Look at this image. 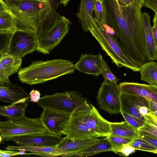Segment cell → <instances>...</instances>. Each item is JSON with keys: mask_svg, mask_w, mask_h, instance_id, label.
Instances as JSON below:
<instances>
[{"mask_svg": "<svg viewBox=\"0 0 157 157\" xmlns=\"http://www.w3.org/2000/svg\"><path fill=\"white\" fill-rule=\"evenodd\" d=\"M94 19L103 25H107L105 10L103 2L100 0H96L94 5Z\"/></svg>", "mask_w": 157, "mask_h": 157, "instance_id": "83f0119b", "label": "cell"}, {"mask_svg": "<svg viewBox=\"0 0 157 157\" xmlns=\"http://www.w3.org/2000/svg\"><path fill=\"white\" fill-rule=\"evenodd\" d=\"M29 95L21 87L11 84L0 85V100L11 103L26 102Z\"/></svg>", "mask_w": 157, "mask_h": 157, "instance_id": "2e32d148", "label": "cell"}, {"mask_svg": "<svg viewBox=\"0 0 157 157\" xmlns=\"http://www.w3.org/2000/svg\"><path fill=\"white\" fill-rule=\"evenodd\" d=\"M96 0H81L76 16L83 31L87 32L94 25L93 17L94 5Z\"/></svg>", "mask_w": 157, "mask_h": 157, "instance_id": "ac0fdd59", "label": "cell"}, {"mask_svg": "<svg viewBox=\"0 0 157 157\" xmlns=\"http://www.w3.org/2000/svg\"><path fill=\"white\" fill-rule=\"evenodd\" d=\"M110 135L131 139L139 136L138 130L126 121L120 122H110Z\"/></svg>", "mask_w": 157, "mask_h": 157, "instance_id": "7402d4cb", "label": "cell"}, {"mask_svg": "<svg viewBox=\"0 0 157 157\" xmlns=\"http://www.w3.org/2000/svg\"><path fill=\"white\" fill-rule=\"evenodd\" d=\"M143 5L157 13V0H144Z\"/></svg>", "mask_w": 157, "mask_h": 157, "instance_id": "d590c367", "label": "cell"}, {"mask_svg": "<svg viewBox=\"0 0 157 157\" xmlns=\"http://www.w3.org/2000/svg\"><path fill=\"white\" fill-rule=\"evenodd\" d=\"M63 138L48 132L17 136L5 138V141H12L19 145H33L39 147H55Z\"/></svg>", "mask_w": 157, "mask_h": 157, "instance_id": "8fae6325", "label": "cell"}, {"mask_svg": "<svg viewBox=\"0 0 157 157\" xmlns=\"http://www.w3.org/2000/svg\"><path fill=\"white\" fill-rule=\"evenodd\" d=\"M112 146L106 137L99 139L95 144L82 150L70 155V156L87 157L108 151H113Z\"/></svg>", "mask_w": 157, "mask_h": 157, "instance_id": "44dd1931", "label": "cell"}, {"mask_svg": "<svg viewBox=\"0 0 157 157\" xmlns=\"http://www.w3.org/2000/svg\"><path fill=\"white\" fill-rule=\"evenodd\" d=\"M59 1V4L63 5L64 6H65L67 4L68 2L70 0H58Z\"/></svg>", "mask_w": 157, "mask_h": 157, "instance_id": "f6af8a7d", "label": "cell"}, {"mask_svg": "<svg viewBox=\"0 0 157 157\" xmlns=\"http://www.w3.org/2000/svg\"><path fill=\"white\" fill-rule=\"evenodd\" d=\"M157 13H155L153 19V26L152 27L153 38L155 46L157 47Z\"/></svg>", "mask_w": 157, "mask_h": 157, "instance_id": "8d00e7d4", "label": "cell"}, {"mask_svg": "<svg viewBox=\"0 0 157 157\" xmlns=\"http://www.w3.org/2000/svg\"><path fill=\"white\" fill-rule=\"evenodd\" d=\"M106 137L112 146L113 149L112 151L115 153L123 145L128 144L133 140L121 136L111 135Z\"/></svg>", "mask_w": 157, "mask_h": 157, "instance_id": "4316f807", "label": "cell"}, {"mask_svg": "<svg viewBox=\"0 0 157 157\" xmlns=\"http://www.w3.org/2000/svg\"><path fill=\"white\" fill-rule=\"evenodd\" d=\"M87 102V99L78 91H70L45 95L37 103L43 109L71 114L76 107Z\"/></svg>", "mask_w": 157, "mask_h": 157, "instance_id": "8992f818", "label": "cell"}, {"mask_svg": "<svg viewBox=\"0 0 157 157\" xmlns=\"http://www.w3.org/2000/svg\"><path fill=\"white\" fill-rule=\"evenodd\" d=\"M139 137L152 146L157 148V138L142 135H139Z\"/></svg>", "mask_w": 157, "mask_h": 157, "instance_id": "f35d334b", "label": "cell"}, {"mask_svg": "<svg viewBox=\"0 0 157 157\" xmlns=\"http://www.w3.org/2000/svg\"><path fill=\"white\" fill-rule=\"evenodd\" d=\"M121 92L132 95L143 97L157 102V86L137 82H124L119 84Z\"/></svg>", "mask_w": 157, "mask_h": 157, "instance_id": "4fadbf2b", "label": "cell"}, {"mask_svg": "<svg viewBox=\"0 0 157 157\" xmlns=\"http://www.w3.org/2000/svg\"><path fill=\"white\" fill-rule=\"evenodd\" d=\"M30 101L33 102L37 103L40 99V94L37 90L33 89L29 93Z\"/></svg>", "mask_w": 157, "mask_h": 157, "instance_id": "74e56055", "label": "cell"}, {"mask_svg": "<svg viewBox=\"0 0 157 157\" xmlns=\"http://www.w3.org/2000/svg\"><path fill=\"white\" fill-rule=\"evenodd\" d=\"M0 61L9 77L18 71L22 60L21 59L17 58L6 53L0 55Z\"/></svg>", "mask_w": 157, "mask_h": 157, "instance_id": "d4e9b609", "label": "cell"}, {"mask_svg": "<svg viewBox=\"0 0 157 157\" xmlns=\"http://www.w3.org/2000/svg\"><path fill=\"white\" fill-rule=\"evenodd\" d=\"M151 112L156 116L157 115V102L149 100Z\"/></svg>", "mask_w": 157, "mask_h": 157, "instance_id": "60d3db41", "label": "cell"}, {"mask_svg": "<svg viewBox=\"0 0 157 157\" xmlns=\"http://www.w3.org/2000/svg\"><path fill=\"white\" fill-rule=\"evenodd\" d=\"M119 3L122 6H126L130 5L134 2V0H117Z\"/></svg>", "mask_w": 157, "mask_h": 157, "instance_id": "7bdbcfd3", "label": "cell"}, {"mask_svg": "<svg viewBox=\"0 0 157 157\" xmlns=\"http://www.w3.org/2000/svg\"><path fill=\"white\" fill-rule=\"evenodd\" d=\"M19 155H20L19 151L14 150H3L0 149V157H11Z\"/></svg>", "mask_w": 157, "mask_h": 157, "instance_id": "ab89813d", "label": "cell"}, {"mask_svg": "<svg viewBox=\"0 0 157 157\" xmlns=\"http://www.w3.org/2000/svg\"><path fill=\"white\" fill-rule=\"evenodd\" d=\"M120 113L123 117L125 121L137 130L145 123L144 121L134 117L125 112L122 111Z\"/></svg>", "mask_w": 157, "mask_h": 157, "instance_id": "d6a6232c", "label": "cell"}, {"mask_svg": "<svg viewBox=\"0 0 157 157\" xmlns=\"http://www.w3.org/2000/svg\"><path fill=\"white\" fill-rule=\"evenodd\" d=\"M142 18L144 30L148 60H156L157 47L155 45L150 24V16L147 12L142 14Z\"/></svg>", "mask_w": 157, "mask_h": 157, "instance_id": "d6986e66", "label": "cell"}, {"mask_svg": "<svg viewBox=\"0 0 157 157\" xmlns=\"http://www.w3.org/2000/svg\"><path fill=\"white\" fill-rule=\"evenodd\" d=\"M5 12H6L4 8L2 3L1 0H0V14L3 13Z\"/></svg>", "mask_w": 157, "mask_h": 157, "instance_id": "bcb514c9", "label": "cell"}, {"mask_svg": "<svg viewBox=\"0 0 157 157\" xmlns=\"http://www.w3.org/2000/svg\"><path fill=\"white\" fill-rule=\"evenodd\" d=\"M139 135L152 137L157 138V125L145 122L138 130Z\"/></svg>", "mask_w": 157, "mask_h": 157, "instance_id": "1f68e13d", "label": "cell"}, {"mask_svg": "<svg viewBox=\"0 0 157 157\" xmlns=\"http://www.w3.org/2000/svg\"><path fill=\"white\" fill-rule=\"evenodd\" d=\"M120 101L121 112H125L144 122L157 117L151 110L149 100L143 97L121 91Z\"/></svg>", "mask_w": 157, "mask_h": 157, "instance_id": "ba28073f", "label": "cell"}, {"mask_svg": "<svg viewBox=\"0 0 157 157\" xmlns=\"http://www.w3.org/2000/svg\"><path fill=\"white\" fill-rule=\"evenodd\" d=\"M70 115V113L43 108L40 118L48 133L60 136L64 135L65 125Z\"/></svg>", "mask_w": 157, "mask_h": 157, "instance_id": "7c38bea8", "label": "cell"}, {"mask_svg": "<svg viewBox=\"0 0 157 157\" xmlns=\"http://www.w3.org/2000/svg\"><path fill=\"white\" fill-rule=\"evenodd\" d=\"M98 137H91L82 139H72L66 136L57 146L56 148L62 154L61 156H69L76 153L89 147L96 143Z\"/></svg>", "mask_w": 157, "mask_h": 157, "instance_id": "5bb4252c", "label": "cell"}, {"mask_svg": "<svg viewBox=\"0 0 157 157\" xmlns=\"http://www.w3.org/2000/svg\"><path fill=\"white\" fill-rule=\"evenodd\" d=\"M140 79L149 85L157 86V63L150 61L144 63L139 70Z\"/></svg>", "mask_w": 157, "mask_h": 157, "instance_id": "603a6c76", "label": "cell"}, {"mask_svg": "<svg viewBox=\"0 0 157 157\" xmlns=\"http://www.w3.org/2000/svg\"><path fill=\"white\" fill-rule=\"evenodd\" d=\"M121 93L119 85L117 83L104 80L97 95L98 106L111 115L120 113Z\"/></svg>", "mask_w": 157, "mask_h": 157, "instance_id": "9c48e42d", "label": "cell"}, {"mask_svg": "<svg viewBox=\"0 0 157 157\" xmlns=\"http://www.w3.org/2000/svg\"><path fill=\"white\" fill-rule=\"evenodd\" d=\"M71 23L65 17L60 16L53 25L36 35V51L44 55L49 54L68 33Z\"/></svg>", "mask_w": 157, "mask_h": 157, "instance_id": "52a82bcc", "label": "cell"}, {"mask_svg": "<svg viewBox=\"0 0 157 157\" xmlns=\"http://www.w3.org/2000/svg\"><path fill=\"white\" fill-rule=\"evenodd\" d=\"M75 70L73 63L67 60L59 59L36 60L20 69L18 77L22 83L33 85L72 73Z\"/></svg>", "mask_w": 157, "mask_h": 157, "instance_id": "3957f363", "label": "cell"}, {"mask_svg": "<svg viewBox=\"0 0 157 157\" xmlns=\"http://www.w3.org/2000/svg\"><path fill=\"white\" fill-rule=\"evenodd\" d=\"M108 25L124 55L139 69L148 61L141 11L135 2L126 6L117 0H105Z\"/></svg>", "mask_w": 157, "mask_h": 157, "instance_id": "6da1fadb", "label": "cell"}, {"mask_svg": "<svg viewBox=\"0 0 157 157\" xmlns=\"http://www.w3.org/2000/svg\"><path fill=\"white\" fill-rule=\"evenodd\" d=\"M101 69L100 75L104 78L105 81L114 83H117L120 80L112 73L106 62L102 58L101 64Z\"/></svg>", "mask_w": 157, "mask_h": 157, "instance_id": "f546056e", "label": "cell"}, {"mask_svg": "<svg viewBox=\"0 0 157 157\" xmlns=\"http://www.w3.org/2000/svg\"><path fill=\"white\" fill-rule=\"evenodd\" d=\"M89 120L90 128L98 137H106L110 135V122L104 119L92 104Z\"/></svg>", "mask_w": 157, "mask_h": 157, "instance_id": "e0dca14e", "label": "cell"}, {"mask_svg": "<svg viewBox=\"0 0 157 157\" xmlns=\"http://www.w3.org/2000/svg\"><path fill=\"white\" fill-rule=\"evenodd\" d=\"M1 0L16 30L37 35L53 25L61 16L56 12L58 4L56 0L46 2L25 0L9 4Z\"/></svg>", "mask_w": 157, "mask_h": 157, "instance_id": "7a4b0ae2", "label": "cell"}, {"mask_svg": "<svg viewBox=\"0 0 157 157\" xmlns=\"http://www.w3.org/2000/svg\"><path fill=\"white\" fill-rule=\"evenodd\" d=\"M9 150H25L31 152L30 155L43 157L61 156L62 154L55 147H39L33 145H7L5 148Z\"/></svg>", "mask_w": 157, "mask_h": 157, "instance_id": "ffe728a7", "label": "cell"}, {"mask_svg": "<svg viewBox=\"0 0 157 157\" xmlns=\"http://www.w3.org/2000/svg\"><path fill=\"white\" fill-rule=\"evenodd\" d=\"M91 104L87 102L76 107L66 124L64 135L72 139L98 137L89 126V116Z\"/></svg>", "mask_w": 157, "mask_h": 157, "instance_id": "277c9868", "label": "cell"}, {"mask_svg": "<svg viewBox=\"0 0 157 157\" xmlns=\"http://www.w3.org/2000/svg\"><path fill=\"white\" fill-rule=\"evenodd\" d=\"M0 30L14 32L15 27L10 15L5 12L0 14Z\"/></svg>", "mask_w": 157, "mask_h": 157, "instance_id": "4dcf8cb0", "label": "cell"}, {"mask_svg": "<svg viewBox=\"0 0 157 157\" xmlns=\"http://www.w3.org/2000/svg\"></svg>", "mask_w": 157, "mask_h": 157, "instance_id": "681fc988", "label": "cell"}, {"mask_svg": "<svg viewBox=\"0 0 157 157\" xmlns=\"http://www.w3.org/2000/svg\"><path fill=\"white\" fill-rule=\"evenodd\" d=\"M28 104L26 102L11 103L6 106H0V116L10 118H16L25 114Z\"/></svg>", "mask_w": 157, "mask_h": 157, "instance_id": "cb8c5ba5", "label": "cell"}, {"mask_svg": "<svg viewBox=\"0 0 157 157\" xmlns=\"http://www.w3.org/2000/svg\"><path fill=\"white\" fill-rule=\"evenodd\" d=\"M13 32L0 30V55H2L7 53Z\"/></svg>", "mask_w": 157, "mask_h": 157, "instance_id": "f1b7e54d", "label": "cell"}, {"mask_svg": "<svg viewBox=\"0 0 157 157\" xmlns=\"http://www.w3.org/2000/svg\"><path fill=\"white\" fill-rule=\"evenodd\" d=\"M47 132L40 117L30 118L24 114L16 118L0 121V136L3 140L15 136Z\"/></svg>", "mask_w": 157, "mask_h": 157, "instance_id": "5b68a950", "label": "cell"}, {"mask_svg": "<svg viewBox=\"0 0 157 157\" xmlns=\"http://www.w3.org/2000/svg\"><path fill=\"white\" fill-rule=\"evenodd\" d=\"M136 150H139L156 154L157 148L140 138L139 136L133 139L128 144Z\"/></svg>", "mask_w": 157, "mask_h": 157, "instance_id": "484cf974", "label": "cell"}, {"mask_svg": "<svg viewBox=\"0 0 157 157\" xmlns=\"http://www.w3.org/2000/svg\"><path fill=\"white\" fill-rule=\"evenodd\" d=\"M101 54H82L79 59L74 64L75 70L88 74L98 76L100 75L101 69Z\"/></svg>", "mask_w": 157, "mask_h": 157, "instance_id": "9a60e30c", "label": "cell"}, {"mask_svg": "<svg viewBox=\"0 0 157 157\" xmlns=\"http://www.w3.org/2000/svg\"><path fill=\"white\" fill-rule=\"evenodd\" d=\"M135 3L137 6L141 9L142 7L143 6V1L144 0H134Z\"/></svg>", "mask_w": 157, "mask_h": 157, "instance_id": "ee69618b", "label": "cell"}, {"mask_svg": "<svg viewBox=\"0 0 157 157\" xmlns=\"http://www.w3.org/2000/svg\"><path fill=\"white\" fill-rule=\"evenodd\" d=\"M136 149L128 144L123 145L115 153L120 155L127 157L134 153Z\"/></svg>", "mask_w": 157, "mask_h": 157, "instance_id": "836d02e7", "label": "cell"}, {"mask_svg": "<svg viewBox=\"0 0 157 157\" xmlns=\"http://www.w3.org/2000/svg\"><path fill=\"white\" fill-rule=\"evenodd\" d=\"M2 140V137L0 136V143Z\"/></svg>", "mask_w": 157, "mask_h": 157, "instance_id": "7dc6e473", "label": "cell"}, {"mask_svg": "<svg viewBox=\"0 0 157 157\" xmlns=\"http://www.w3.org/2000/svg\"><path fill=\"white\" fill-rule=\"evenodd\" d=\"M102 2L105 1V0H100Z\"/></svg>", "mask_w": 157, "mask_h": 157, "instance_id": "c3c4849f", "label": "cell"}, {"mask_svg": "<svg viewBox=\"0 0 157 157\" xmlns=\"http://www.w3.org/2000/svg\"><path fill=\"white\" fill-rule=\"evenodd\" d=\"M1 55H0V56ZM9 78L0 61V85H3L6 83L11 84Z\"/></svg>", "mask_w": 157, "mask_h": 157, "instance_id": "e575fe53", "label": "cell"}, {"mask_svg": "<svg viewBox=\"0 0 157 157\" xmlns=\"http://www.w3.org/2000/svg\"><path fill=\"white\" fill-rule=\"evenodd\" d=\"M36 35L29 32L15 30L12 35L7 53L21 59L36 50Z\"/></svg>", "mask_w": 157, "mask_h": 157, "instance_id": "30bf717a", "label": "cell"}, {"mask_svg": "<svg viewBox=\"0 0 157 157\" xmlns=\"http://www.w3.org/2000/svg\"><path fill=\"white\" fill-rule=\"evenodd\" d=\"M6 3L7 4H11L17 2L25 0L36 1L40 2H49L56 0H2Z\"/></svg>", "mask_w": 157, "mask_h": 157, "instance_id": "b9f144b4", "label": "cell"}]
</instances>
